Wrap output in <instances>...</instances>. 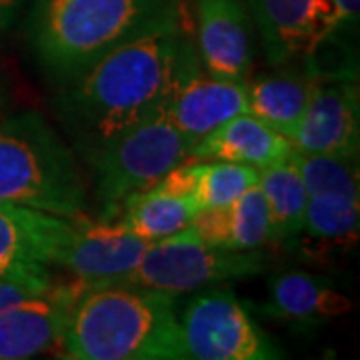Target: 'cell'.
<instances>
[{"mask_svg": "<svg viewBox=\"0 0 360 360\" xmlns=\"http://www.w3.org/2000/svg\"><path fill=\"white\" fill-rule=\"evenodd\" d=\"M186 37L182 14L116 46L60 84L56 115L84 162L165 104Z\"/></svg>", "mask_w": 360, "mask_h": 360, "instance_id": "obj_1", "label": "cell"}, {"mask_svg": "<svg viewBox=\"0 0 360 360\" xmlns=\"http://www.w3.org/2000/svg\"><path fill=\"white\" fill-rule=\"evenodd\" d=\"M182 14L180 0H34L28 37L46 77L65 84L116 46Z\"/></svg>", "mask_w": 360, "mask_h": 360, "instance_id": "obj_2", "label": "cell"}, {"mask_svg": "<svg viewBox=\"0 0 360 360\" xmlns=\"http://www.w3.org/2000/svg\"><path fill=\"white\" fill-rule=\"evenodd\" d=\"M60 348L72 360H184L176 295L129 284L84 288Z\"/></svg>", "mask_w": 360, "mask_h": 360, "instance_id": "obj_3", "label": "cell"}, {"mask_svg": "<svg viewBox=\"0 0 360 360\" xmlns=\"http://www.w3.org/2000/svg\"><path fill=\"white\" fill-rule=\"evenodd\" d=\"M0 202L66 219L84 217L86 182L75 150L40 112L0 118Z\"/></svg>", "mask_w": 360, "mask_h": 360, "instance_id": "obj_4", "label": "cell"}, {"mask_svg": "<svg viewBox=\"0 0 360 360\" xmlns=\"http://www.w3.org/2000/svg\"><path fill=\"white\" fill-rule=\"evenodd\" d=\"M188 158L191 150L165 104L104 144L86 160L101 202V220L115 219L127 196L148 188Z\"/></svg>", "mask_w": 360, "mask_h": 360, "instance_id": "obj_5", "label": "cell"}, {"mask_svg": "<svg viewBox=\"0 0 360 360\" xmlns=\"http://www.w3.org/2000/svg\"><path fill=\"white\" fill-rule=\"evenodd\" d=\"M266 252L262 248H217L202 243L196 232L186 226L168 238L150 243L139 266L116 284L179 296L180 292L257 276L266 269Z\"/></svg>", "mask_w": 360, "mask_h": 360, "instance_id": "obj_6", "label": "cell"}, {"mask_svg": "<svg viewBox=\"0 0 360 360\" xmlns=\"http://www.w3.org/2000/svg\"><path fill=\"white\" fill-rule=\"evenodd\" d=\"M179 326L184 359L270 360L283 356L231 288L212 286L193 296L180 310Z\"/></svg>", "mask_w": 360, "mask_h": 360, "instance_id": "obj_7", "label": "cell"}, {"mask_svg": "<svg viewBox=\"0 0 360 360\" xmlns=\"http://www.w3.org/2000/svg\"><path fill=\"white\" fill-rule=\"evenodd\" d=\"M165 108L188 150H193L220 124L246 112V82L210 77L198 60L194 40L186 37Z\"/></svg>", "mask_w": 360, "mask_h": 360, "instance_id": "obj_8", "label": "cell"}, {"mask_svg": "<svg viewBox=\"0 0 360 360\" xmlns=\"http://www.w3.org/2000/svg\"><path fill=\"white\" fill-rule=\"evenodd\" d=\"M310 75L312 90L309 106L292 136L295 150L304 155H359L360 92L356 70H310Z\"/></svg>", "mask_w": 360, "mask_h": 360, "instance_id": "obj_9", "label": "cell"}, {"mask_svg": "<svg viewBox=\"0 0 360 360\" xmlns=\"http://www.w3.org/2000/svg\"><path fill=\"white\" fill-rule=\"evenodd\" d=\"M75 220L0 202V278L54 281L52 269Z\"/></svg>", "mask_w": 360, "mask_h": 360, "instance_id": "obj_10", "label": "cell"}, {"mask_svg": "<svg viewBox=\"0 0 360 360\" xmlns=\"http://www.w3.org/2000/svg\"><path fill=\"white\" fill-rule=\"evenodd\" d=\"M148 246L150 243L112 220L78 217L56 257V266L65 269L84 288L116 284L139 266Z\"/></svg>", "mask_w": 360, "mask_h": 360, "instance_id": "obj_11", "label": "cell"}, {"mask_svg": "<svg viewBox=\"0 0 360 360\" xmlns=\"http://www.w3.org/2000/svg\"><path fill=\"white\" fill-rule=\"evenodd\" d=\"M196 54L210 77L246 82L255 60V20L245 0H194Z\"/></svg>", "mask_w": 360, "mask_h": 360, "instance_id": "obj_12", "label": "cell"}, {"mask_svg": "<svg viewBox=\"0 0 360 360\" xmlns=\"http://www.w3.org/2000/svg\"><path fill=\"white\" fill-rule=\"evenodd\" d=\"M84 286L54 283L46 295L0 312V360H26L60 347Z\"/></svg>", "mask_w": 360, "mask_h": 360, "instance_id": "obj_13", "label": "cell"}, {"mask_svg": "<svg viewBox=\"0 0 360 360\" xmlns=\"http://www.w3.org/2000/svg\"><path fill=\"white\" fill-rule=\"evenodd\" d=\"M354 309L352 300L324 276L286 270L269 283L262 312L298 328H316Z\"/></svg>", "mask_w": 360, "mask_h": 360, "instance_id": "obj_14", "label": "cell"}, {"mask_svg": "<svg viewBox=\"0 0 360 360\" xmlns=\"http://www.w3.org/2000/svg\"><path fill=\"white\" fill-rule=\"evenodd\" d=\"M272 66L304 60L319 46L314 0H245Z\"/></svg>", "mask_w": 360, "mask_h": 360, "instance_id": "obj_15", "label": "cell"}, {"mask_svg": "<svg viewBox=\"0 0 360 360\" xmlns=\"http://www.w3.org/2000/svg\"><path fill=\"white\" fill-rule=\"evenodd\" d=\"M295 153L292 142L250 112L234 116L191 150L194 160H222L258 170L283 162Z\"/></svg>", "mask_w": 360, "mask_h": 360, "instance_id": "obj_16", "label": "cell"}, {"mask_svg": "<svg viewBox=\"0 0 360 360\" xmlns=\"http://www.w3.org/2000/svg\"><path fill=\"white\" fill-rule=\"evenodd\" d=\"M196 214L198 206L193 198L176 191L162 176L148 188L127 196L112 222L146 243H156L191 226Z\"/></svg>", "mask_w": 360, "mask_h": 360, "instance_id": "obj_17", "label": "cell"}, {"mask_svg": "<svg viewBox=\"0 0 360 360\" xmlns=\"http://www.w3.org/2000/svg\"><path fill=\"white\" fill-rule=\"evenodd\" d=\"M191 229L202 243L226 250H252L272 243L269 210L258 184L232 205L198 210Z\"/></svg>", "mask_w": 360, "mask_h": 360, "instance_id": "obj_18", "label": "cell"}, {"mask_svg": "<svg viewBox=\"0 0 360 360\" xmlns=\"http://www.w3.org/2000/svg\"><path fill=\"white\" fill-rule=\"evenodd\" d=\"M278 70L246 80V112L292 142L296 129L309 106L312 75L304 68L276 66Z\"/></svg>", "mask_w": 360, "mask_h": 360, "instance_id": "obj_19", "label": "cell"}, {"mask_svg": "<svg viewBox=\"0 0 360 360\" xmlns=\"http://www.w3.org/2000/svg\"><path fill=\"white\" fill-rule=\"evenodd\" d=\"M260 170L222 160L188 158L172 168L165 179L182 194L191 196L198 210L222 208L257 186Z\"/></svg>", "mask_w": 360, "mask_h": 360, "instance_id": "obj_20", "label": "cell"}, {"mask_svg": "<svg viewBox=\"0 0 360 360\" xmlns=\"http://www.w3.org/2000/svg\"><path fill=\"white\" fill-rule=\"evenodd\" d=\"M258 188L269 210L272 243H288L300 236L309 194L292 155L283 162L262 168L258 174Z\"/></svg>", "mask_w": 360, "mask_h": 360, "instance_id": "obj_21", "label": "cell"}, {"mask_svg": "<svg viewBox=\"0 0 360 360\" xmlns=\"http://www.w3.org/2000/svg\"><path fill=\"white\" fill-rule=\"evenodd\" d=\"M360 229V191L309 194L302 232L322 245H354Z\"/></svg>", "mask_w": 360, "mask_h": 360, "instance_id": "obj_22", "label": "cell"}, {"mask_svg": "<svg viewBox=\"0 0 360 360\" xmlns=\"http://www.w3.org/2000/svg\"><path fill=\"white\" fill-rule=\"evenodd\" d=\"M307 194L324 191H360L359 155H304L292 153Z\"/></svg>", "mask_w": 360, "mask_h": 360, "instance_id": "obj_23", "label": "cell"}, {"mask_svg": "<svg viewBox=\"0 0 360 360\" xmlns=\"http://www.w3.org/2000/svg\"><path fill=\"white\" fill-rule=\"evenodd\" d=\"M314 13L319 46L345 44L359 30L360 0H314Z\"/></svg>", "mask_w": 360, "mask_h": 360, "instance_id": "obj_24", "label": "cell"}, {"mask_svg": "<svg viewBox=\"0 0 360 360\" xmlns=\"http://www.w3.org/2000/svg\"><path fill=\"white\" fill-rule=\"evenodd\" d=\"M54 281H20V278H0V312L16 307L25 300H32L46 295Z\"/></svg>", "mask_w": 360, "mask_h": 360, "instance_id": "obj_25", "label": "cell"}, {"mask_svg": "<svg viewBox=\"0 0 360 360\" xmlns=\"http://www.w3.org/2000/svg\"><path fill=\"white\" fill-rule=\"evenodd\" d=\"M22 4H25V0H0V34L11 28L14 18L20 13Z\"/></svg>", "mask_w": 360, "mask_h": 360, "instance_id": "obj_26", "label": "cell"}, {"mask_svg": "<svg viewBox=\"0 0 360 360\" xmlns=\"http://www.w3.org/2000/svg\"><path fill=\"white\" fill-rule=\"evenodd\" d=\"M4 103H6V89H4V80L0 77V108L4 106Z\"/></svg>", "mask_w": 360, "mask_h": 360, "instance_id": "obj_27", "label": "cell"}]
</instances>
